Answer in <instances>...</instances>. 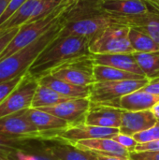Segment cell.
<instances>
[{
	"instance_id": "obj_1",
	"label": "cell",
	"mask_w": 159,
	"mask_h": 160,
	"mask_svg": "<svg viewBox=\"0 0 159 160\" xmlns=\"http://www.w3.org/2000/svg\"><path fill=\"white\" fill-rule=\"evenodd\" d=\"M100 3L101 0H78L75 2L64 14L62 32L92 38L112 25L127 24L126 18L103 10Z\"/></svg>"
},
{
	"instance_id": "obj_2",
	"label": "cell",
	"mask_w": 159,
	"mask_h": 160,
	"mask_svg": "<svg viewBox=\"0 0 159 160\" xmlns=\"http://www.w3.org/2000/svg\"><path fill=\"white\" fill-rule=\"evenodd\" d=\"M90 40V38L64 34L61 31L35 60L28 73L38 80L70 60L92 54L89 50Z\"/></svg>"
},
{
	"instance_id": "obj_3",
	"label": "cell",
	"mask_w": 159,
	"mask_h": 160,
	"mask_svg": "<svg viewBox=\"0 0 159 160\" xmlns=\"http://www.w3.org/2000/svg\"><path fill=\"white\" fill-rule=\"evenodd\" d=\"M64 27V16L35 42L0 61V82H4L26 74L45 48L60 34Z\"/></svg>"
},
{
	"instance_id": "obj_4",
	"label": "cell",
	"mask_w": 159,
	"mask_h": 160,
	"mask_svg": "<svg viewBox=\"0 0 159 160\" xmlns=\"http://www.w3.org/2000/svg\"><path fill=\"white\" fill-rule=\"evenodd\" d=\"M78 0H65L55 10H53L46 17L36 22H28L22 25L19 28V31L16 36L1 53L0 61L38 39L57 22H59L63 18L65 12L68 9V8L71 7Z\"/></svg>"
},
{
	"instance_id": "obj_5",
	"label": "cell",
	"mask_w": 159,
	"mask_h": 160,
	"mask_svg": "<svg viewBox=\"0 0 159 160\" xmlns=\"http://www.w3.org/2000/svg\"><path fill=\"white\" fill-rule=\"evenodd\" d=\"M130 27L127 24L112 25L90 40L89 50L92 54L134 53L128 34Z\"/></svg>"
},
{
	"instance_id": "obj_6",
	"label": "cell",
	"mask_w": 159,
	"mask_h": 160,
	"mask_svg": "<svg viewBox=\"0 0 159 160\" xmlns=\"http://www.w3.org/2000/svg\"><path fill=\"white\" fill-rule=\"evenodd\" d=\"M149 82L148 79L97 82L91 85L89 99L93 103L109 104L122 97L138 91Z\"/></svg>"
},
{
	"instance_id": "obj_7",
	"label": "cell",
	"mask_w": 159,
	"mask_h": 160,
	"mask_svg": "<svg viewBox=\"0 0 159 160\" xmlns=\"http://www.w3.org/2000/svg\"><path fill=\"white\" fill-rule=\"evenodd\" d=\"M93 55H85L70 60L51 71L53 77L78 86H91L96 82Z\"/></svg>"
},
{
	"instance_id": "obj_8",
	"label": "cell",
	"mask_w": 159,
	"mask_h": 160,
	"mask_svg": "<svg viewBox=\"0 0 159 160\" xmlns=\"http://www.w3.org/2000/svg\"><path fill=\"white\" fill-rule=\"evenodd\" d=\"M37 86L38 80L27 72L21 83L0 104V118L30 109Z\"/></svg>"
},
{
	"instance_id": "obj_9",
	"label": "cell",
	"mask_w": 159,
	"mask_h": 160,
	"mask_svg": "<svg viewBox=\"0 0 159 160\" xmlns=\"http://www.w3.org/2000/svg\"><path fill=\"white\" fill-rule=\"evenodd\" d=\"M0 133L22 141H43V134L26 116V110L0 118Z\"/></svg>"
},
{
	"instance_id": "obj_10",
	"label": "cell",
	"mask_w": 159,
	"mask_h": 160,
	"mask_svg": "<svg viewBox=\"0 0 159 160\" xmlns=\"http://www.w3.org/2000/svg\"><path fill=\"white\" fill-rule=\"evenodd\" d=\"M119 133V128H101L88 126L85 123L70 126L67 128L54 134L51 141L63 142L73 145L77 142L94 139H112Z\"/></svg>"
},
{
	"instance_id": "obj_11",
	"label": "cell",
	"mask_w": 159,
	"mask_h": 160,
	"mask_svg": "<svg viewBox=\"0 0 159 160\" xmlns=\"http://www.w3.org/2000/svg\"><path fill=\"white\" fill-rule=\"evenodd\" d=\"M90 105L91 101L89 98H71L60 104L38 110L65 120L69 126H76L85 123V116Z\"/></svg>"
},
{
	"instance_id": "obj_12",
	"label": "cell",
	"mask_w": 159,
	"mask_h": 160,
	"mask_svg": "<svg viewBox=\"0 0 159 160\" xmlns=\"http://www.w3.org/2000/svg\"><path fill=\"white\" fill-rule=\"evenodd\" d=\"M123 110L103 103L91 102L85 116V124L88 126L119 128L121 126Z\"/></svg>"
},
{
	"instance_id": "obj_13",
	"label": "cell",
	"mask_w": 159,
	"mask_h": 160,
	"mask_svg": "<svg viewBox=\"0 0 159 160\" xmlns=\"http://www.w3.org/2000/svg\"><path fill=\"white\" fill-rule=\"evenodd\" d=\"M26 116L43 134V141H51L54 134L70 127L65 120L38 109L26 110Z\"/></svg>"
},
{
	"instance_id": "obj_14",
	"label": "cell",
	"mask_w": 159,
	"mask_h": 160,
	"mask_svg": "<svg viewBox=\"0 0 159 160\" xmlns=\"http://www.w3.org/2000/svg\"><path fill=\"white\" fill-rule=\"evenodd\" d=\"M157 122V119L151 110L141 112L123 111L119 132L133 137L137 133L151 128Z\"/></svg>"
},
{
	"instance_id": "obj_15",
	"label": "cell",
	"mask_w": 159,
	"mask_h": 160,
	"mask_svg": "<svg viewBox=\"0 0 159 160\" xmlns=\"http://www.w3.org/2000/svg\"><path fill=\"white\" fill-rule=\"evenodd\" d=\"M73 146L82 151L93 152L109 157H115L126 160L130 159V153L112 139H94L80 141L74 143Z\"/></svg>"
},
{
	"instance_id": "obj_16",
	"label": "cell",
	"mask_w": 159,
	"mask_h": 160,
	"mask_svg": "<svg viewBox=\"0 0 159 160\" xmlns=\"http://www.w3.org/2000/svg\"><path fill=\"white\" fill-rule=\"evenodd\" d=\"M101 8L119 17H131L148 12L151 5L146 0H101Z\"/></svg>"
},
{
	"instance_id": "obj_17",
	"label": "cell",
	"mask_w": 159,
	"mask_h": 160,
	"mask_svg": "<svg viewBox=\"0 0 159 160\" xmlns=\"http://www.w3.org/2000/svg\"><path fill=\"white\" fill-rule=\"evenodd\" d=\"M92 55H93V60H94L95 65L112 67V68H115L124 71L144 76L133 53L92 54Z\"/></svg>"
},
{
	"instance_id": "obj_18",
	"label": "cell",
	"mask_w": 159,
	"mask_h": 160,
	"mask_svg": "<svg viewBox=\"0 0 159 160\" xmlns=\"http://www.w3.org/2000/svg\"><path fill=\"white\" fill-rule=\"evenodd\" d=\"M127 24L153 38L159 44V10L151 8L148 12L127 17Z\"/></svg>"
},
{
	"instance_id": "obj_19",
	"label": "cell",
	"mask_w": 159,
	"mask_h": 160,
	"mask_svg": "<svg viewBox=\"0 0 159 160\" xmlns=\"http://www.w3.org/2000/svg\"><path fill=\"white\" fill-rule=\"evenodd\" d=\"M38 83L45 85L59 94L71 98H89L91 86H78L63 80L57 79L51 74L38 79Z\"/></svg>"
},
{
	"instance_id": "obj_20",
	"label": "cell",
	"mask_w": 159,
	"mask_h": 160,
	"mask_svg": "<svg viewBox=\"0 0 159 160\" xmlns=\"http://www.w3.org/2000/svg\"><path fill=\"white\" fill-rule=\"evenodd\" d=\"M159 102V96L142 90L135 91L119 99V108L127 112H141L151 110Z\"/></svg>"
},
{
	"instance_id": "obj_21",
	"label": "cell",
	"mask_w": 159,
	"mask_h": 160,
	"mask_svg": "<svg viewBox=\"0 0 159 160\" xmlns=\"http://www.w3.org/2000/svg\"><path fill=\"white\" fill-rule=\"evenodd\" d=\"M44 144L48 151L59 160H97L94 153L77 149L75 146L67 142H56L55 143L50 144L44 142Z\"/></svg>"
},
{
	"instance_id": "obj_22",
	"label": "cell",
	"mask_w": 159,
	"mask_h": 160,
	"mask_svg": "<svg viewBox=\"0 0 159 160\" xmlns=\"http://www.w3.org/2000/svg\"><path fill=\"white\" fill-rule=\"evenodd\" d=\"M71 99V98L65 97L58 92L38 83L37 91L34 95V98L32 101L31 108L33 109H41L45 107H51L62 102L67 101Z\"/></svg>"
},
{
	"instance_id": "obj_23",
	"label": "cell",
	"mask_w": 159,
	"mask_h": 160,
	"mask_svg": "<svg viewBox=\"0 0 159 160\" xmlns=\"http://www.w3.org/2000/svg\"><path fill=\"white\" fill-rule=\"evenodd\" d=\"M94 77L96 82H112V81H126V80H142L146 79L144 76L124 71L115 68L95 65Z\"/></svg>"
},
{
	"instance_id": "obj_24",
	"label": "cell",
	"mask_w": 159,
	"mask_h": 160,
	"mask_svg": "<svg viewBox=\"0 0 159 160\" xmlns=\"http://www.w3.org/2000/svg\"><path fill=\"white\" fill-rule=\"evenodd\" d=\"M38 2L39 0H27L3 24L0 25V31L19 28L22 25L25 24L31 18Z\"/></svg>"
},
{
	"instance_id": "obj_25",
	"label": "cell",
	"mask_w": 159,
	"mask_h": 160,
	"mask_svg": "<svg viewBox=\"0 0 159 160\" xmlns=\"http://www.w3.org/2000/svg\"><path fill=\"white\" fill-rule=\"evenodd\" d=\"M134 57L146 79L153 80L159 77V51L151 52H135Z\"/></svg>"
},
{
	"instance_id": "obj_26",
	"label": "cell",
	"mask_w": 159,
	"mask_h": 160,
	"mask_svg": "<svg viewBox=\"0 0 159 160\" xmlns=\"http://www.w3.org/2000/svg\"><path fill=\"white\" fill-rule=\"evenodd\" d=\"M128 38L134 52H151L159 51L158 43L153 38L143 32H141L134 28H130Z\"/></svg>"
},
{
	"instance_id": "obj_27",
	"label": "cell",
	"mask_w": 159,
	"mask_h": 160,
	"mask_svg": "<svg viewBox=\"0 0 159 160\" xmlns=\"http://www.w3.org/2000/svg\"><path fill=\"white\" fill-rule=\"evenodd\" d=\"M22 149L31 154L36 160H59L48 151L43 142L37 143L36 141H26L22 146Z\"/></svg>"
},
{
	"instance_id": "obj_28",
	"label": "cell",
	"mask_w": 159,
	"mask_h": 160,
	"mask_svg": "<svg viewBox=\"0 0 159 160\" xmlns=\"http://www.w3.org/2000/svg\"><path fill=\"white\" fill-rule=\"evenodd\" d=\"M65 0H39L31 18L26 23L33 22L46 17L53 10H55Z\"/></svg>"
},
{
	"instance_id": "obj_29",
	"label": "cell",
	"mask_w": 159,
	"mask_h": 160,
	"mask_svg": "<svg viewBox=\"0 0 159 160\" xmlns=\"http://www.w3.org/2000/svg\"><path fill=\"white\" fill-rule=\"evenodd\" d=\"M25 142L26 141H22L0 133V154L10 158L13 153H15L18 149L22 148Z\"/></svg>"
},
{
	"instance_id": "obj_30",
	"label": "cell",
	"mask_w": 159,
	"mask_h": 160,
	"mask_svg": "<svg viewBox=\"0 0 159 160\" xmlns=\"http://www.w3.org/2000/svg\"><path fill=\"white\" fill-rule=\"evenodd\" d=\"M133 138L137 141L138 143H145L149 142L158 141L159 140V121L152 127L151 128L144 130L142 132L137 133L133 136Z\"/></svg>"
},
{
	"instance_id": "obj_31",
	"label": "cell",
	"mask_w": 159,
	"mask_h": 160,
	"mask_svg": "<svg viewBox=\"0 0 159 160\" xmlns=\"http://www.w3.org/2000/svg\"><path fill=\"white\" fill-rule=\"evenodd\" d=\"M25 74L20 77H17L15 79L0 82V104L7 98V97L21 83V82L23 80Z\"/></svg>"
},
{
	"instance_id": "obj_32",
	"label": "cell",
	"mask_w": 159,
	"mask_h": 160,
	"mask_svg": "<svg viewBox=\"0 0 159 160\" xmlns=\"http://www.w3.org/2000/svg\"><path fill=\"white\" fill-rule=\"evenodd\" d=\"M114 142H116L117 143H119L122 147H124L126 150H127L129 153H133L136 151V147L139 144L137 142V141L132 137V136H128L123 133H117L115 136H113L112 138Z\"/></svg>"
},
{
	"instance_id": "obj_33",
	"label": "cell",
	"mask_w": 159,
	"mask_h": 160,
	"mask_svg": "<svg viewBox=\"0 0 159 160\" xmlns=\"http://www.w3.org/2000/svg\"><path fill=\"white\" fill-rule=\"evenodd\" d=\"M19 28H13L7 31H0V55L10 43V41L13 39V38L16 36V34L19 31Z\"/></svg>"
},
{
	"instance_id": "obj_34",
	"label": "cell",
	"mask_w": 159,
	"mask_h": 160,
	"mask_svg": "<svg viewBox=\"0 0 159 160\" xmlns=\"http://www.w3.org/2000/svg\"><path fill=\"white\" fill-rule=\"evenodd\" d=\"M27 0H11L7 8V9L5 10L4 14L0 17V25L3 24L19 8H21Z\"/></svg>"
},
{
	"instance_id": "obj_35",
	"label": "cell",
	"mask_w": 159,
	"mask_h": 160,
	"mask_svg": "<svg viewBox=\"0 0 159 160\" xmlns=\"http://www.w3.org/2000/svg\"><path fill=\"white\" fill-rule=\"evenodd\" d=\"M130 160H159V151L156 152H133L130 153Z\"/></svg>"
},
{
	"instance_id": "obj_36",
	"label": "cell",
	"mask_w": 159,
	"mask_h": 160,
	"mask_svg": "<svg viewBox=\"0 0 159 160\" xmlns=\"http://www.w3.org/2000/svg\"><path fill=\"white\" fill-rule=\"evenodd\" d=\"M156 152L159 151V140L145 143H139L135 152Z\"/></svg>"
},
{
	"instance_id": "obj_37",
	"label": "cell",
	"mask_w": 159,
	"mask_h": 160,
	"mask_svg": "<svg viewBox=\"0 0 159 160\" xmlns=\"http://www.w3.org/2000/svg\"><path fill=\"white\" fill-rule=\"evenodd\" d=\"M140 90L159 96V77L153 79V80H150L149 82Z\"/></svg>"
},
{
	"instance_id": "obj_38",
	"label": "cell",
	"mask_w": 159,
	"mask_h": 160,
	"mask_svg": "<svg viewBox=\"0 0 159 160\" xmlns=\"http://www.w3.org/2000/svg\"><path fill=\"white\" fill-rule=\"evenodd\" d=\"M11 160H36V158L29 153L25 152L23 149L20 148L15 153L10 156Z\"/></svg>"
},
{
	"instance_id": "obj_39",
	"label": "cell",
	"mask_w": 159,
	"mask_h": 160,
	"mask_svg": "<svg viewBox=\"0 0 159 160\" xmlns=\"http://www.w3.org/2000/svg\"><path fill=\"white\" fill-rule=\"evenodd\" d=\"M93 153V152H92ZM97 157V160H126L123 158H115V157H109V156H104V155H99V154H96L94 153ZM130 160V159H129Z\"/></svg>"
},
{
	"instance_id": "obj_40",
	"label": "cell",
	"mask_w": 159,
	"mask_h": 160,
	"mask_svg": "<svg viewBox=\"0 0 159 160\" xmlns=\"http://www.w3.org/2000/svg\"><path fill=\"white\" fill-rule=\"evenodd\" d=\"M10 1L11 0H0V17L4 14Z\"/></svg>"
},
{
	"instance_id": "obj_41",
	"label": "cell",
	"mask_w": 159,
	"mask_h": 160,
	"mask_svg": "<svg viewBox=\"0 0 159 160\" xmlns=\"http://www.w3.org/2000/svg\"><path fill=\"white\" fill-rule=\"evenodd\" d=\"M151 111H152V112L154 113L155 117L157 119V121H159V102L158 103H157V104L151 109Z\"/></svg>"
},
{
	"instance_id": "obj_42",
	"label": "cell",
	"mask_w": 159,
	"mask_h": 160,
	"mask_svg": "<svg viewBox=\"0 0 159 160\" xmlns=\"http://www.w3.org/2000/svg\"><path fill=\"white\" fill-rule=\"evenodd\" d=\"M146 1L151 5V7L159 10V0H146Z\"/></svg>"
},
{
	"instance_id": "obj_43",
	"label": "cell",
	"mask_w": 159,
	"mask_h": 160,
	"mask_svg": "<svg viewBox=\"0 0 159 160\" xmlns=\"http://www.w3.org/2000/svg\"><path fill=\"white\" fill-rule=\"evenodd\" d=\"M0 160H11V159H10V158H7V157L3 156V155H1V154H0Z\"/></svg>"
}]
</instances>
